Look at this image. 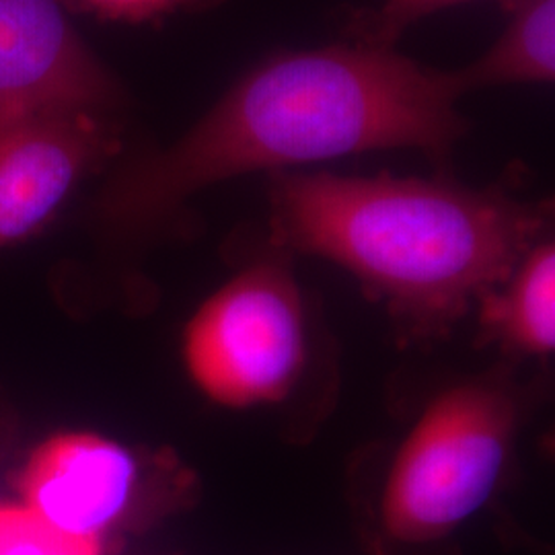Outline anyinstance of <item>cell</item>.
Here are the masks:
<instances>
[{
  "mask_svg": "<svg viewBox=\"0 0 555 555\" xmlns=\"http://www.w3.org/2000/svg\"><path fill=\"white\" fill-rule=\"evenodd\" d=\"M89 15L116 23H153L181 11L206 9L204 0H62Z\"/></svg>",
  "mask_w": 555,
  "mask_h": 555,
  "instance_id": "obj_12",
  "label": "cell"
},
{
  "mask_svg": "<svg viewBox=\"0 0 555 555\" xmlns=\"http://www.w3.org/2000/svg\"><path fill=\"white\" fill-rule=\"evenodd\" d=\"M101 545L60 531L25 506L0 508V555H101Z\"/></svg>",
  "mask_w": 555,
  "mask_h": 555,
  "instance_id": "obj_10",
  "label": "cell"
},
{
  "mask_svg": "<svg viewBox=\"0 0 555 555\" xmlns=\"http://www.w3.org/2000/svg\"><path fill=\"white\" fill-rule=\"evenodd\" d=\"M440 68L357 41L259 62L171 146L119 167L95 217L118 235L173 219L199 190L254 171L412 149L444 163L467 121Z\"/></svg>",
  "mask_w": 555,
  "mask_h": 555,
  "instance_id": "obj_1",
  "label": "cell"
},
{
  "mask_svg": "<svg viewBox=\"0 0 555 555\" xmlns=\"http://www.w3.org/2000/svg\"><path fill=\"white\" fill-rule=\"evenodd\" d=\"M185 360L199 389L222 405L286 396L305 362V315L291 272L261 261L229 280L188 325Z\"/></svg>",
  "mask_w": 555,
  "mask_h": 555,
  "instance_id": "obj_4",
  "label": "cell"
},
{
  "mask_svg": "<svg viewBox=\"0 0 555 555\" xmlns=\"http://www.w3.org/2000/svg\"><path fill=\"white\" fill-rule=\"evenodd\" d=\"M550 208L451 181L278 171L272 245L330 259L422 330H442L504 284Z\"/></svg>",
  "mask_w": 555,
  "mask_h": 555,
  "instance_id": "obj_2",
  "label": "cell"
},
{
  "mask_svg": "<svg viewBox=\"0 0 555 555\" xmlns=\"http://www.w3.org/2000/svg\"><path fill=\"white\" fill-rule=\"evenodd\" d=\"M52 105L119 116L126 93L62 0H0V121Z\"/></svg>",
  "mask_w": 555,
  "mask_h": 555,
  "instance_id": "obj_6",
  "label": "cell"
},
{
  "mask_svg": "<svg viewBox=\"0 0 555 555\" xmlns=\"http://www.w3.org/2000/svg\"><path fill=\"white\" fill-rule=\"evenodd\" d=\"M219 2H222V0H204V4H206V9H210V7H217Z\"/></svg>",
  "mask_w": 555,
  "mask_h": 555,
  "instance_id": "obj_13",
  "label": "cell"
},
{
  "mask_svg": "<svg viewBox=\"0 0 555 555\" xmlns=\"http://www.w3.org/2000/svg\"><path fill=\"white\" fill-rule=\"evenodd\" d=\"M513 399L492 385L438 396L403 442L383 492L380 518L397 541L455 531L488 502L515 435Z\"/></svg>",
  "mask_w": 555,
  "mask_h": 555,
  "instance_id": "obj_3",
  "label": "cell"
},
{
  "mask_svg": "<svg viewBox=\"0 0 555 555\" xmlns=\"http://www.w3.org/2000/svg\"><path fill=\"white\" fill-rule=\"evenodd\" d=\"M479 2V0H383L377 9H369L354 15L348 23L350 41L375 46V48H396L399 38L417 21L435 15L442 9ZM504 11L513 0H492Z\"/></svg>",
  "mask_w": 555,
  "mask_h": 555,
  "instance_id": "obj_11",
  "label": "cell"
},
{
  "mask_svg": "<svg viewBox=\"0 0 555 555\" xmlns=\"http://www.w3.org/2000/svg\"><path fill=\"white\" fill-rule=\"evenodd\" d=\"M144 474L134 453L98 435H59L21 472L23 506L70 535L103 539L139 515Z\"/></svg>",
  "mask_w": 555,
  "mask_h": 555,
  "instance_id": "obj_7",
  "label": "cell"
},
{
  "mask_svg": "<svg viewBox=\"0 0 555 555\" xmlns=\"http://www.w3.org/2000/svg\"><path fill=\"white\" fill-rule=\"evenodd\" d=\"M508 23L490 50L453 70H442L456 100L508 85L555 79V0H513Z\"/></svg>",
  "mask_w": 555,
  "mask_h": 555,
  "instance_id": "obj_8",
  "label": "cell"
},
{
  "mask_svg": "<svg viewBox=\"0 0 555 555\" xmlns=\"http://www.w3.org/2000/svg\"><path fill=\"white\" fill-rule=\"evenodd\" d=\"M119 116L52 105L0 121V249L31 237L121 149Z\"/></svg>",
  "mask_w": 555,
  "mask_h": 555,
  "instance_id": "obj_5",
  "label": "cell"
},
{
  "mask_svg": "<svg viewBox=\"0 0 555 555\" xmlns=\"http://www.w3.org/2000/svg\"><path fill=\"white\" fill-rule=\"evenodd\" d=\"M554 291V243L541 238L511 278L479 300L481 321L516 350L547 354L555 346Z\"/></svg>",
  "mask_w": 555,
  "mask_h": 555,
  "instance_id": "obj_9",
  "label": "cell"
}]
</instances>
